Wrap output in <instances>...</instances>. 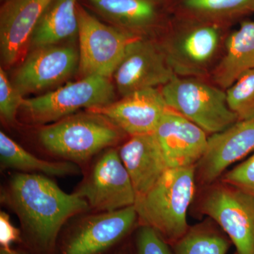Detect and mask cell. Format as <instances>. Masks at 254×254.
<instances>
[{
    "label": "cell",
    "instance_id": "6da1fadb",
    "mask_svg": "<svg viewBox=\"0 0 254 254\" xmlns=\"http://www.w3.org/2000/svg\"><path fill=\"white\" fill-rule=\"evenodd\" d=\"M1 199L18 215L31 244L46 252L53 250L68 219L91 208L76 192L66 193L48 177L36 174L13 175Z\"/></svg>",
    "mask_w": 254,
    "mask_h": 254
},
{
    "label": "cell",
    "instance_id": "7a4b0ae2",
    "mask_svg": "<svg viewBox=\"0 0 254 254\" xmlns=\"http://www.w3.org/2000/svg\"><path fill=\"white\" fill-rule=\"evenodd\" d=\"M195 179V166L169 168L145 194L136 198L138 219L169 245L176 243L190 229L187 212L194 197Z\"/></svg>",
    "mask_w": 254,
    "mask_h": 254
},
{
    "label": "cell",
    "instance_id": "3957f363",
    "mask_svg": "<svg viewBox=\"0 0 254 254\" xmlns=\"http://www.w3.org/2000/svg\"><path fill=\"white\" fill-rule=\"evenodd\" d=\"M125 135L103 115L87 110L42 127L38 138L52 154L76 163L118 144Z\"/></svg>",
    "mask_w": 254,
    "mask_h": 254
},
{
    "label": "cell",
    "instance_id": "277c9868",
    "mask_svg": "<svg viewBox=\"0 0 254 254\" xmlns=\"http://www.w3.org/2000/svg\"><path fill=\"white\" fill-rule=\"evenodd\" d=\"M170 109L200 127L208 134L227 129L238 121L227 103L225 90L201 78L175 76L162 87Z\"/></svg>",
    "mask_w": 254,
    "mask_h": 254
},
{
    "label": "cell",
    "instance_id": "5b68a950",
    "mask_svg": "<svg viewBox=\"0 0 254 254\" xmlns=\"http://www.w3.org/2000/svg\"><path fill=\"white\" fill-rule=\"evenodd\" d=\"M115 86L110 78L92 75L70 82L55 91L23 99V118L33 125L54 123L78 110L101 108L113 103Z\"/></svg>",
    "mask_w": 254,
    "mask_h": 254
},
{
    "label": "cell",
    "instance_id": "8992f818",
    "mask_svg": "<svg viewBox=\"0 0 254 254\" xmlns=\"http://www.w3.org/2000/svg\"><path fill=\"white\" fill-rule=\"evenodd\" d=\"M79 68L83 77L97 75L113 78L130 42L137 38L102 22L83 5H77Z\"/></svg>",
    "mask_w": 254,
    "mask_h": 254
},
{
    "label": "cell",
    "instance_id": "52a82bcc",
    "mask_svg": "<svg viewBox=\"0 0 254 254\" xmlns=\"http://www.w3.org/2000/svg\"><path fill=\"white\" fill-rule=\"evenodd\" d=\"M223 39L218 24L202 22L172 32L158 43L177 76L201 78L213 70Z\"/></svg>",
    "mask_w": 254,
    "mask_h": 254
},
{
    "label": "cell",
    "instance_id": "ba28073f",
    "mask_svg": "<svg viewBox=\"0 0 254 254\" xmlns=\"http://www.w3.org/2000/svg\"><path fill=\"white\" fill-rule=\"evenodd\" d=\"M200 209L218 224L237 254H254V197L221 182L208 189Z\"/></svg>",
    "mask_w": 254,
    "mask_h": 254
},
{
    "label": "cell",
    "instance_id": "9c48e42d",
    "mask_svg": "<svg viewBox=\"0 0 254 254\" xmlns=\"http://www.w3.org/2000/svg\"><path fill=\"white\" fill-rule=\"evenodd\" d=\"M76 192L100 213L132 206L136 200L131 178L115 148L102 153Z\"/></svg>",
    "mask_w": 254,
    "mask_h": 254
},
{
    "label": "cell",
    "instance_id": "30bf717a",
    "mask_svg": "<svg viewBox=\"0 0 254 254\" xmlns=\"http://www.w3.org/2000/svg\"><path fill=\"white\" fill-rule=\"evenodd\" d=\"M79 49L71 43L28 52L12 82L21 95L37 93L63 83L79 68Z\"/></svg>",
    "mask_w": 254,
    "mask_h": 254
},
{
    "label": "cell",
    "instance_id": "8fae6325",
    "mask_svg": "<svg viewBox=\"0 0 254 254\" xmlns=\"http://www.w3.org/2000/svg\"><path fill=\"white\" fill-rule=\"evenodd\" d=\"M175 76L158 42L139 36L127 46L113 78L115 86L124 97L141 90L163 87Z\"/></svg>",
    "mask_w": 254,
    "mask_h": 254
},
{
    "label": "cell",
    "instance_id": "7c38bea8",
    "mask_svg": "<svg viewBox=\"0 0 254 254\" xmlns=\"http://www.w3.org/2000/svg\"><path fill=\"white\" fill-rule=\"evenodd\" d=\"M135 205L87 217L64 246L63 254H100L120 242L138 219Z\"/></svg>",
    "mask_w": 254,
    "mask_h": 254
},
{
    "label": "cell",
    "instance_id": "4fadbf2b",
    "mask_svg": "<svg viewBox=\"0 0 254 254\" xmlns=\"http://www.w3.org/2000/svg\"><path fill=\"white\" fill-rule=\"evenodd\" d=\"M153 133L168 168L195 166L208 147V133L170 108L164 114Z\"/></svg>",
    "mask_w": 254,
    "mask_h": 254
},
{
    "label": "cell",
    "instance_id": "5bb4252c",
    "mask_svg": "<svg viewBox=\"0 0 254 254\" xmlns=\"http://www.w3.org/2000/svg\"><path fill=\"white\" fill-rule=\"evenodd\" d=\"M53 0H6L0 9V53L3 65L24 58L37 23Z\"/></svg>",
    "mask_w": 254,
    "mask_h": 254
},
{
    "label": "cell",
    "instance_id": "9a60e30c",
    "mask_svg": "<svg viewBox=\"0 0 254 254\" xmlns=\"http://www.w3.org/2000/svg\"><path fill=\"white\" fill-rule=\"evenodd\" d=\"M254 150V116L210 135L206 151L195 165L198 181L203 185H212L230 165Z\"/></svg>",
    "mask_w": 254,
    "mask_h": 254
},
{
    "label": "cell",
    "instance_id": "2e32d148",
    "mask_svg": "<svg viewBox=\"0 0 254 254\" xmlns=\"http://www.w3.org/2000/svg\"><path fill=\"white\" fill-rule=\"evenodd\" d=\"M170 109L157 88L133 92L101 108L87 110L103 115L130 136L153 133Z\"/></svg>",
    "mask_w": 254,
    "mask_h": 254
},
{
    "label": "cell",
    "instance_id": "e0dca14e",
    "mask_svg": "<svg viewBox=\"0 0 254 254\" xmlns=\"http://www.w3.org/2000/svg\"><path fill=\"white\" fill-rule=\"evenodd\" d=\"M118 151L136 198L145 194L169 169L153 133L131 136Z\"/></svg>",
    "mask_w": 254,
    "mask_h": 254
},
{
    "label": "cell",
    "instance_id": "ac0fdd59",
    "mask_svg": "<svg viewBox=\"0 0 254 254\" xmlns=\"http://www.w3.org/2000/svg\"><path fill=\"white\" fill-rule=\"evenodd\" d=\"M225 51L211 71L214 84L226 90L246 71L254 69V20L245 21L225 38Z\"/></svg>",
    "mask_w": 254,
    "mask_h": 254
},
{
    "label": "cell",
    "instance_id": "d6986e66",
    "mask_svg": "<svg viewBox=\"0 0 254 254\" xmlns=\"http://www.w3.org/2000/svg\"><path fill=\"white\" fill-rule=\"evenodd\" d=\"M97 14L115 26L137 36L158 21L157 0H86Z\"/></svg>",
    "mask_w": 254,
    "mask_h": 254
},
{
    "label": "cell",
    "instance_id": "ffe728a7",
    "mask_svg": "<svg viewBox=\"0 0 254 254\" xmlns=\"http://www.w3.org/2000/svg\"><path fill=\"white\" fill-rule=\"evenodd\" d=\"M78 1H52L33 30L28 51L64 43L78 36Z\"/></svg>",
    "mask_w": 254,
    "mask_h": 254
},
{
    "label": "cell",
    "instance_id": "44dd1931",
    "mask_svg": "<svg viewBox=\"0 0 254 254\" xmlns=\"http://www.w3.org/2000/svg\"><path fill=\"white\" fill-rule=\"evenodd\" d=\"M0 160L3 168L14 169L22 173H41L64 177L80 172L78 165L72 162H51L37 158L3 131L0 132Z\"/></svg>",
    "mask_w": 254,
    "mask_h": 254
},
{
    "label": "cell",
    "instance_id": "7402d4cb",
    "mask_svg": "<svg viewBox=\"0 0 254 254\" xmlns=\"http://www.w3.org/2000/svg\"><path fill=\"white\" fill-rule=\"evenodd\" d=\"M231 241L208 224L190 227L173 245L174 254H227Z\"/></svg>",
    "mask_w": 254,
    "mask_h": 254
},
{
    "label": "cell",
    "instance_id": "603a6c76",
    "mask_svg": "<svg viewBox=\"0 0 254 254\" xmlns=\"http://www.w3.org/2000/svg\"><path fill=\"white\" fill-rule=\"evenodd\" d=\"M181 4L189 14L207 23L254 12V0H181Z\"/></svg>",
    "mask_w": 254,
    "mask_h": 254
},
{
    "label": "cell",
    "instance_id": "cb8c5ba5",
    "mask_svg": "<svg viewBox=\"0 0 254 254\" xmlns=\"http://www.w3.org/2000/svg\"><path fill=\"white\" fill-rule=\"evenodd\" d=\"M225 93L227 105L238 121L254 116V69L244 73Z\"/></svg>",
    "mask_w": 254,
    "mask_h": 254
},
{
    "label": "cell",
    "instance_id": "d4e9b609",
    "mask_svg": "<svg viewBox=\"0 0 254 254\" xmlns=\"http://www.w3.org/2000/svg\"><path fill=\"white\" fill-rule=\"evenodd\" d=\"M23 96L8 78L4 68H0V115L9 125L16 121V115L21 108Z\"/></svg>",
    "mask_w": 254,
    "mask_h": 254
},
{
    "label": "cell",
    "instance_id": "484cf974",
    "mask_svg": "<svg viewBox=\"0 0 254 254\" xmlns=\"http://www.w3.org/2000/svg\"><path fill=\"white\" fill-rule=\"evenodd\" d=\"M221 182L254 198V152L250 158L225 173Z\"/></svg>",
    "mask_w": 254,
    "mask_h": 254
},
{
    "label": "cell",
    "instance_id": "4316f807",
    "mask_svg": "<svg viewBox=\"0 0 254 254\" xmlns=\"http://www.w3.org/2000/svg\"><path fill=\"white\" fill-rule=\"evenodd\" d=\"M137 254H174L170 245L153 230L142 225L136 234Z\"/></svg>",
    "mask_w": 254,
    "mask_h": 254
},
{
    "label": "cell",
    "instance_id": "83f0119b",
    "mask_svg": "<svg viewBox=\"0 0 254 254\" xmlns=\"http://www.w3.org/2000/svg\"><path fill=\"white\" fill-rule=\"evenodd\" d=\"M21 240V231L13 225L9 215L4 211L0 213V245L1 250H11V245Z\"/></svg>",
    "mask_w": 254,
    "mask_h": 254
},
{
    "label": "cell",
    "instance_id": "f1b7e54d",
    "mask_svg": "<svg viewBox=\"0 0 254 254\" xmlns=\"http://www.w3.org/2000/svg\"><path fill=\"white\" fill-rule=\"evenodd\" d=\"M0 254H23L21 253V252H16V251H14L13 250L6 251L4 250H1L0 251Z\"/></svg>",
    "mask_w": 254,
    "mask_h": 254
},
{
    "label": "cell",
    "instance_id": "f546056e",
    "mask_svg": "<svg viewBox=\"0 0 254 254\" xmlns=\"http://www.w3.org/2000/svg\"><path fill=\"white\" fill-rule=\"evenodd\" d=\"M5 1H6V0H1V1H2V2H4Z\"/></svg>",
    "mask_w": 254,
    "mask_h": 254
},
{
    "label": "cell",
    "instance_id": "4dcf8cb0",
    "mask_svg": "<svg viewBox=\"0 0 254 254\" xmlns=\"http://www.w3.org/2000/svg\"></svg>",
    "mask_w": 254,
    "mask_h": 254
},
{
    "label": "cell",
    "instance_id": "1f68e13d",
    "mask_svg": "<svg viewBox=\"0 0 254 254\" xmlns=\"http://www.w3.org/2000/svg\"><path fill=\"white\" fill-rule=\"evenodd\" d=\"M237 254L236 253V254Z\"/></svg>",
    "mask_w": 254,
    "mask_h": 254
}]
</instances>
